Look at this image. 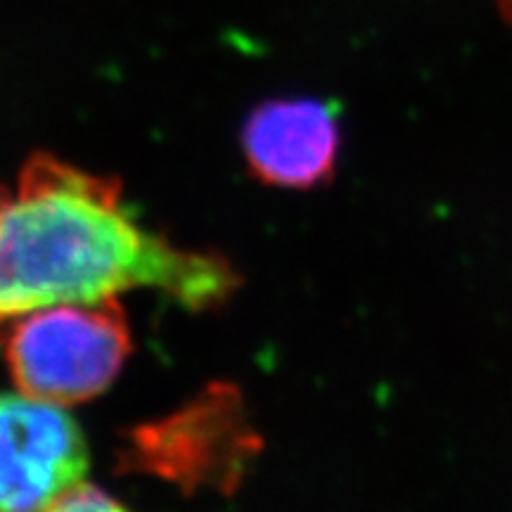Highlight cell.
<instances>
[{
  "mask_svg": "<svg viewBox=\"0 0 512 512\" xmlns=\"http://www.w3.org/2000/svg\"><path fill=\"white\" fill-rule=\"evenodd\" d=\"M150 287L211 309L238 275L226 259L171 245L140 226L114 178L34 155L0 185V330L27 313L95 304Z\"/></svg>",
  "mask_w": 512,
  "mask_h": 512,
  "instance_id": "obj_1",
  "label": "cell"
},
{
  "mask_svg": "<svg viewBox=\"0 0 512 512\" xmlns=\"http://www.w3.org/2000/svg\"><path fill=\"white\" fill-rule=\"evenodd\" d=\"M131 354V330L117 299L62 304L10 325L5 358L17 392L69 408L105 392Z\"/></svg>",
  "mask_w": 512,
  "mask_h": 512,
  "instance_id": "obj_2",
  "label": "cell"
},
{
  "mask_svg": "<svg viewBox=\"0 0 512 512\" xmlns=\"http://www.w3.org/2000/svg\"><path fill=\"white\" fill-rule=\"evenodd\" d=\"M86 472V437L67 408L0 394V512H46Z\"/></svg>",
  "mask_w": 512,
  "mask_h": 512,
  "instance_id": "obj_3",
  "label": "cell"
},
{
  "mask_svg": "<svg viewBox=\"0 0 512 512\" xmlns=\"http://www.w3.org/2000/svg\"><path fill=\"white\" fill-rule=\"evenodd\" d=\"M342 126L332 105L313 98L261 102L242 128L249 171L273 188L309 190L335 174Z\"/></svg>",
  "mask_w": 512,
  "mask_h": 512,
  "instance_id": "obj_4",
  "label": "cell"
},
{
  "mask_svg": "<svg viewBox=\"0 0 512 512\" xmlns=\"http://www.w3.org/2000/svg\"><path fill=\"white\" fill-rule=\"evenodd\" d=\"M46 512H128L124 505L93 484H79Z\"/></svg>",
  "mask_w": 512,
  "mask_h": 512,
  "instance_id": "obj_5",
  "label": "cell"
},
{
  "mask_svg": "<svg viewBox=\"0 0 512 512\" xmlns=\"http://www.w3.org/2000/svg\"><path fill=\"white\" fill-rule=\"evenodd\" d=\"M498 5H501V12L505 15V19L512 24V0H498Z\"/></svg>",
  "mask_w": 512,
  "mask_h": 512,
  "instance_id": "obj_6",
  "label": "cell"
}]
</instances>
